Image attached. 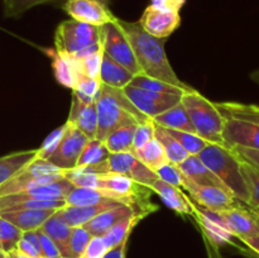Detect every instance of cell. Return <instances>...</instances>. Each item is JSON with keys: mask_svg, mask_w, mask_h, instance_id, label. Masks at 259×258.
<instances>
[{"mask_svg": "<svg viewBox=\"0 0 259 258\" xmlns=\"http://www.w3.org/2000/svg\"><path fill=\"white\" fill-rule=\"evenodd\" d=\"M115 22L131 43L142 75L164 81L186 91L191 90L192 88L182 82L172 68L164 51V38H157L147 33L139 22H125L118 17Z\"/></svg>", "mask_w": 259, "mask_h": 258, "instance_id": "1", "label": "cell"}, {"mask_svg": "<svg viewBox=\"0 0 259 258\" xmlns=\"http://www.w3.org/2000/svg\"><path fill=\"white\" fill-rule=\"evenodd\" d=\"M98 113L96 138L104 141L111 132L131 124H142L151 120L133 105L123 89H115L101 83L95 100Z\"/></svg>", "mask_w": 259, "mask_h": 258, "instance_id": "2", "label": "cell"}, {"mask_svg": "<svg viewBox=\"0 0 259 258\" xmlns=\"http://www.w3.org/2000/svg\"><path fill=\"white\" fill-rule=\"evenodd\" d=\"M199 158L242 204H249V192L240 169V158L224 144L207 143Z\"/></svg>", "mask_w": 259, "mask_h": 258, "instance_id": "3", "label": "cell"}, {"mask_svg": "<svg viewBox=\"0 0 259 258\" xmlns=\"http://www.w3.org/2000/svg\"><path fill=\"white\" fill-rule=\"evenodd\" d=\"M181 104L197 136L209 143L224 144L223 129L225 116L220 113L212 101L192 89L181 96Z\"/></svg>", "mask_w": 259, "mask_h": 258, "instance_id": "4", "label": "cell"}, {"mask_svg": "<svg viewBox=\"0 0 259 258\" xmlns=\"http://www.w3.org/2000/svg\"><path fill=\"white\" fill-rule=\"evenodd\" d=\"M101 45V27L86 24L75 19L63 20L55 32V51L73 56Z\"/></svg>", "mask_w": 259, "mask_h": 258, "instance_id": "5", "label": "cell"}, {"mask_svg": "<svg viewBox=\"0 0 259 258\" xmlns=\"http://www.w3.org/2000/svg\"><path fill=\"white\" fill-rule=\"evenodd\" d=\"M63 179V169L53 166L46 159L35 158L0 186V196L17 194L32 187L52 184Z\"/></svg>", "mask_w": 259, "mask_h": 258, "instance_id": "6", "label": "cell"}, {"mask_svg": "<svg viewBox=\"0 0 259 258\" xmlns=\"http://www.w3.org/2000/svg\"><path fill=\"white\" fill-rule=\"evenodd\" d=\"M116 19V18H115ZM115 19L101 27V50L104 55L109 56L113 61L125 67L129 72L141 75L142 71L137 63L132 46Z\"/></svg>", "mask_w": 259, "mask_h": 258, "instance_id": "7", "label": "cell"}, {"mask_svg": "<svg viewBox=\"0 0 259 258\" xmlns=\"http://www.w3.org/2000/svg\"><path fill=\"white\" fill-rule=\"evenodd\" d=\"M63 10L77 22L103 27L115 19L109 0H66Z\"/></svg>", "mask_w": 259, "mask_h": 258, "instance_id": "8", "label": "cell"}, {"mask_svg": "<svg viewBox=\"0 0 259 258\" xmlns=\"http://www.w3.org/2000/svg\"><path fill=\"white\" fill-rule=\"evenodd\" d=\"M123 91L128 96L129 100L133 103V105L151 119L156 118L157 115L168 110L169 108L181 101V96L179 95L156 93V91L144 90V89L134 88L131 85H126Z\"/></svg>", "mask_w": 259, "mask_h": 258, "instance_id": "9", "label": "cell"}, {"mask_svg": "<svg viewBox=\"0 0 259 258\" xmlns=\"http://www.w3.org/2000/svg\"><path fill=\"white\" fill-rule=\"evenodd\" d=\"M67 128L60 144L46 161L61 169H72L76 167L81 152L90 139L86 138L72 124L66 121Z\"/></svg>", "mask_w": 259, "mask_h": 258, "instance_id": "10", "label": "cell"}, {"mask_svg": "<svg viewBox=\"0 0 259 258\" xmlns=\"http://www.w3.org/2000/svg\"><path fill=\"white\" fill-rule=\"evenodd\" d=\"M109 172L113 174L124 175L133 181L149 187L152 190V185L158 180V176L154 171L142 163L141 161L134 157L133 153H110L106 159Z\"/></svg>", "mask_w": 259, "mask_h": 258, "instance_id": "11", "label": "cell"}, {"mask_svg": "<svg viewBox=\"0 0 259 258\" xmlns=\"http://www.w3.org/2000/svg\"><path fill=\"white\" fill-rule=\"evenodd\" d=\"M73 185L68 180L63 179L60 181L52 182V184L40 185V186L32 187V189L24 190V191L17 192L12 195H4L0 196V212L7 210L8 207L13 206L20 201L25 200H60L66 199L68 192L73 189Z\"/></svg>", "mask_w": 259, "mask_h": 258, "instance_id": "12", "label": "cell"}, {"mask_svg": "<svg viewBox=\"0 0 259 258\" xmlns=\"http://www.w3.org/2000/svg\"><path fill=\"white\" fill-rule=\"evenodd\" d=\"M185 190L189 191L190 196L196 201L197 205L214 210V211H224V210L242 204L228 190L217 186L197 185L189 179H187Z\"/></svg>", "mask_w": 259, "mask_h": 258, "instance_id": "13", "label": "cell"}, {"mask_svg": "<svg viewBox=\"0 0 259 258\" xmlns=\"http://www.w3.org/2000/svg\"><path fill=\"white\" fill-rule=\"evenodd\" d=\"M223 139L224 146L228 148H248L259 151V124L225 118Z\"/></svg>", "mask_w": 259, "mask_h": 258, "instance_id": "14", "label": "cell"}, {"mask_svg": "<svg viewBox=\"0 0 259 258\" xmlns=\"http://www.w3.org/2000/svg\"><path fill=\"white\" fill-rule=\"evenodd\" d=\"M219 212L224 217L230 232L239 240L259 235V215L248 205L239 204Z\"/></svg>", "mask_w": 259, "mask_h": 258, "instance_id": "15", "label": "cell"}, {"mask_svg": "<svg viewBox=\"0 0 259 258\" xmlns=\"http://www.w3.org/2000/svg\"><path fill=\"white\" fill-rule=\"evenodd\" d=\"M138 22L147 33L166 39L181 25V15L180 13L157 10L148 5Z\"/></svg>", "mask_w": 259, "mask_h": 258, "instance_id": "16", "label": "cell"}, {"mask_svg": "<svg viewBox=\"0 0 259 258\" xmlns=\"http://www.w3.org/2000/svg\"><path fill=\"white\" fill-rule=\"evenodd\" d=\"M67 121L81 132L88 139L96 138L98 131V113L95 103H85L72 95V104Z\"/></svg>", "mask_w": 259, "mask_h": 258, "instance_id": "17", "label": "cell"}, {"mask_svg": "<svg viewBox=\"0 0 259 258\" xmlns=\"http://www.w3.org/2000/svg\"><path fill=\"white\" fill-rule=\"evenodd\" d=\"M50 56L52 58V67L55 77L60 85L67 89H75L76 83L80 78H82L83 71L81 66V61L73 56L61 55L56 51H50Z\"/></svg>", "mask_w": 259, "mask_h": 258, "instance_id": "18", "label": "cell"}, {"mask_svg": "<svg viewBox=\"0 0 259 258\" xmlns=\"http://www.w3.org/2000/svg\"><path fill=\"white\" fill-rule=\"evenodd\" d=\"M120 202L113 201V200H105V201H100L98 204L93 205H83V206H73V205H66L62 209L58 210L61 217L63 218L66 223L70 225L71 228L75 227H82L86 223L90 222L95 217H98L101 212L106 211V210L114 209L116 206H120Z\"/></svg>", "mask_w": 259, "mask_h": 258, "instance_id": "19", "label": "cell"}, {"mask_svg": "<svg viewBox=\"0 0 259 258\" xmlns=\"http://www.w3.org/2000/svg\"><path fill=\"white\" fill-rule=\"evenodd\" d=\"M152 191L156 192L161 197L162 201L177 214L192 215L194 212V204L182 192L181 187L169 185L158 179L152 185Z\"/></svg>", "mask_w": 259, "mask_h": 258, "instance_id": "20", "label": "cell"}, {"mask_svg": "<svg viewBox=\"0 0 259 258\" xmlns=\"http://www.w3.org/2000/svg\"><path fill=\"white\" fill-rule=\"evenodd\" d=\"M55 209H30V210H14V211L0 212L3 219L8 220L19 228L22 232H29V230H37L43 225V223L51 217Z\"/></svg>", "mask_w": 259, "mask_h": 258, "instance_id": "21", "label": "cell"}, {"mask_svg": "<svg viewBox=\"0 0 259 258\" xmlns=\"http://www.w3.org/2000/svg\"><path fill=\"white\" fill-rule=\"evenodd\" d=\"M131 215H136L134 210L131 206H128V205H120V206H116L114 209L101 212V214L91 219L90 222H88L82 227L93 237H103L113 225H115L116 223L120 222L124 218L131 217Z\"/></svg>", "mask_w": 259, "mask_h": 258, "instance_id": "22", "label": "cell"}, {"mask_svg": "<svg viewBox=\"0 0 259 258\" xmlns=\"http://www.w3.org/2000/svg\"><path fill=\"white\" fill-rule=\"evenodd\" d=\"M179 167L185 176L195 184L204 185V186H217L228 190L224 184L205 166L199 156H189L182 163L179 164Z\"/></svg>", "mask_w": 259, "mask_h": 258, "instance_id": "23", "label": "cell"}, {"mask_svg": "<svg viewBox=\"0 0 259 258\" xmlns=\"http://www.w3.org/2000/svg\"><path fill=\"white\" fill-rule=\"evenodd\" d=\"M39 230L53 240V243L57 245L58 250L61 252V255H62L63 258H67L68 240H70L72 228L63 220V218L61 217L58 210L53 212V214L43 223V225L39 228Z\"/></svg>", "mask_w": 259, "mask_h": 258, "instance_id": "24", "label": "cell"}, {"mask_svg": "<svg viewBox=\"0 0 259 258\" xmlns=\"http://www.w3.org/2000/svg\"><path fill=\"white\" fill-rule=\"evenodd\" d=\"M192 217H195V219L197 220V223L200 224V228H201V232L204 237H206L212 244H215L217 247H222V245H227V244H232L234 247L240 248L242 250H247L244 248H242L240 245L237 244L235 240L238 239L232 232H230L228 228H225L224 225L218 224V223L211 222L207 218L202 217L200 212L196 211L194 206V212H192Z\"/></svg>", "mask_w": 259, "mask_h": 258, "instance_id": "25", "label": "cell"}, {"mask_svg": "<svg viewBox=\"0 0 259 258\" xmlns=\"http://www.w3.org/2000/svg\"><path fill=\"white\" fill-rule=\"evenodd\" d=\"M133 77V73L129 72L125 67L103 53V62H101L100 76H99L101 83L110 88L124 89L131 83Z\"/></svg>", "mask_w": 259, "mask_h": 258, "instance_id": "26", "label": "cell"}, {"mask_svg": "<svg viewBox=\"0 0 259 258\" xmlns=\"http://www.w3.org/2000/svg\"><path fill=\"white\" fill-rule=\"evenodd\" d=\"M35 158H37V149L14 152L0 157V186Z\"/></svg>", "mask_w": 259, "mask_h": 258, "instance_id": "27", "label": "cell"}, {"mask_svg": "<svg viewBox=\"0 0 259 258\" xmlns=\"http://www.w3.org/2000/svg\"><path fill=\"white\" fill-rule=\"evenodd\" d=\"M152 120L156 124H158V125L163 126V128L177 129V131H184L196 134L194 125L190 121L189 115H187L186 110L182 106L181 101L179 104H176V105L172 106V108H169L168 110L163 111L162 114L157 115Z\"/></svg>", "mask_w": 259, "mask_h": 258, "instance_id": "28", "label": "cell"}, {"mask_svg": "<svg viewBox=\"0 0 259 258\" xmlns=\"http://www.w3.org/2000/svg\"><path fill=\"white\" fill-rule=\"evenodd\" d=\"M214 104L225 118L239 119V120L259 124V105L238 103V101H223V103Z\"/></svg>", "mask_w": 259, "mask_h": 258, "instance_id": "29", "label": "cell"}, {"mask_svg": "<svg viewBox=\"0 0 259 258\" xmlns=\"http://www.w3.org/2000/svg\"><path fill=\"white\" fill-rule=\"evenodd\" d=\"M137 125L138 124H131V125L121 126V128L111 132L103 141L106 149L110 153H126V152L132 153L133 152L134 132H136Z\"/></svg>", "mask_w": 259, "mask_h": 258, "instance_id": "30", "label": "cell"}, {"mask_svg": "<svg viewBox=\"0 0 259 258\" xmlns=\"http://www.w3.org/2000/svg\"><path fill=\"white\" fill-rule=\"evenodd\" d=\"M66 204L73 206H83V205L98 204L105 200L116 201L115 197L110 192L103 189H90V187H73L66 196ZM119 202V201H118ZM121 204V202H120Z\"/></svg>", "mask_w": 259, "mask_h": 258, "instance_id": "31", "label": "cell"}, {"mask_svg": "<svg viewBox=\"0 0 259 258\" xmlns=\"http://www.w3.org/2000/svg\"><path fill=\"white\" fill-rule=\"evenodd\" d=\"M133 154L138 161H141L142 163L146 164L148 168H151L152 171L154 172H156L159 167H162L163 164L168 163L169 162L168 158H167L163 147L161 146V143H159L156 138L151 139L146 146L134 152Z\"/></svg>", "mask_w": 259, "mask_h": 258, "instance_id": "32", "label": "cell"}, {"mask_svg": "<svg viewBox=\"0 0 259 258\" xmlns=\"http://www.w3.org/2000/svg\"><path fill=\"white\" fill-rule=\"evenodd\" d=\"M154 123V121H153ZM154 138L161 143V146L163 147L164 152H166V156L168 158V161L171 163L177 164L185 161L187 157L190 156L184 148H182L181 144L163 128V126L158 125V124L154 123Z\"/></svg>", "mask_w": 259, "mask_h": 258, "instance_id": "33", "label": "cell"}, {"mask_svg": "<svg viewBox=\"0 0 259 258\" xmlns=\"http://www.w3.org/2000/svg\"><path fill=\"white\" fill-rule=\"evenodd\" d=\"M142 219H143V217H141V215H131V217L124 218L120 222L116 223L115 225H113V227L103 235L104 240H105L109 249L121 244L124 240H128L133 228L136 227Z\"/></svg>", "mask_w": 259, "mask_h": 258, "instance_id": "34", "label": "cell"}, {"mask_svg": "<svg viewBox=\"0 0 259 258\" xmlns=\"http://www.w3.org/2000/svg\"><path fill=\"white\" fill-rule=\"evenodd\" d=\"M129 85L134 86V88L144 89V90L156 91V93H163V94H171V95H179V96H182L185 93H187V91L184 90V89L177 88V86L171 85V83H167L164 82V81L157 80V78L149 77V76L142 75V73L141 75L134 76L133 80L131 81Z\"/></svg>", "mask_w": 259, "mask_h": 258, "instance_id": "35", "label": "cell"}, {"mask_svg": "<svg viewBox=\"0 0 259 258\" xmlns=\"http://www.w3.org/2000/svg\"><path fill=\"white\" fill-rule=\"evenodd\" d=\"M110 156V152L106 149L105 144L103 141L99 139H90L83 147L82 152H81L78 161L76 163V167H83L89 166V164H96L100 162L108 159Z\"/></svg>", "mask_w": 259, "mask_h": 258, "instance_id": "36", "label": "cell"}, {"mask_svg": "<svg viewBox=\"0 0 259 258\" xmlns=\"http://www.w3.org/2000/svg\"><path fill=\"white\" fill-rule=\"evenodd\" d=\"M182 146V148L190 154V156H199L202 151H204L205 147L207 146L209 142L202 139L201 137L197 136V134L189 133V132L184 131H177V129H169L164 128Z\"/></svg>", "mask_w": 259, "mask_h": 258, "instance_id": "37", "label": "cell"}, {"mask_svg": "<svg viewBox=\"0 0 259 258\" xmlns=\"http://www.w3.org/2000/svg\"><path fill=\"white\" fill-rule=\"evenodd\" d=\"M240 169L249 192L248 206L252 209H259V169L242 158H240Z\"/></svg>", "mask_w": 259, "mask_h": 258, "instance_id": "38", "label": "cell"}, {"mask_svg": "<svg viewBox=\"0 0 259 258\" xmlns=\"http://www.w3.org/2000/svg\"><path fill=\"white\" fill-rule=\"evenodd\" d=\"M22 235L23 232L19 228L0 217V247L4 254L17 248Z\"/></svg>", "mask_w": 259, "mask_h": 258, "instance_id": "39", "label": "cell"}, {"mask_svg": "<svg viewBox=\"0 0 259 258\" xmlns=\"http://www.w3.org/2000/svg\"><path fill=\"white\" fill-rule=\"evenodd\" d=\"M101 82L99 78H90L83 76L76 83L75 89L72 90V95L77 96L80 100L85 103H95L96 98L100 91Z\"/></svg>", "mask_w": 259, "mask_h": 258, "instance_id": "40", "label": "cell"}, {"mask_svg": "<svg viewBox=\"0 0 259 258\" xmlns=\"http://www.w3.org/2000/svg\"><path fill=\"white\" fill-rule=\"evenodd\" d=\"M93 235L88 232L83 227H75L72 228L71 232L70 240H68V250H67V258H78L83 249L86 248L88 243Z\"/></svg>", "mask_w": 259, "mask_h": 258, "instance_id": "41", "label": "cell"}, {"mask_svg": "<svg viewBox=\"0 0 259 258\" xmlns=\"http://www.w3.org/2000/svg\"><path fill=\"white\" fill-rule=\"evenodd\" d=\"M17 249L33 258H45L43 257L42 248H40L38 230L23 232L22 238H20L19 243L17 245Z\"/></svg>", "mask_w": 259, "mask_h": 258, "instance_id": "42", "label": "cell"}, {"mask_svg": "<svg viewBox=\"0 0 259 258\" xmlns=\"http://www.w3.org/2000/svg\"><path fill=\"white\" fill-rule=\"evenodd\" d=\"M156 174L159 180L167 182V184L174 185V186L177 187H182V189H185V186H186L187 177L185 176L184 172L180 169V167L177 164L168 162V163L159 167L156 171Z\"/></svg>", "mask_w": 259, "mask_h": 258, "instance_id": "43", "label": "cell"}, {"mask_svg": "<svg viewBox=\"0 0 259 258\" xmlns=\"http://www.w3.org/2000/svg\"><path fill=\"white\" fill-rule=\"evenodd\" d=\"M51 2L55 0H4V15L8 18H17L35 5Z\"/></svg>", "mask_w": 259, "mask_h": 258, "instance_id": "44", "label": "cell"}, {"mask_svg": "<svg viewBox=\"0 0 259 258\" xmlns=\"http://www.w3.org/2000/svg\"><path fill=\"white\" fill-rule=\"evenodd\" d=\"M66 128H67V124H63L60 128L55 129L51 134H48L47 138L45 139V142L42 143L39 149H37V158L47 159L51 154L55 152V149L57 148V146L60 144L61 139H62L63 134H65Z\"/></svg>", "mask_w": 259, "mask_h": 258, "instance_id": "45", "label": "cell"}, {"mask_svg": "<svg viewBox=\"0 0 259 258\" xmlns=\"http://www.w3.org/2000/svg\"><path fill=\"white\" fill-rule=\"evenodd\" d=\"M154 138V123L153 120H149L147 123L138 124L134 132V139H133V152L141 149L142 147L146 146L151 139Z\"/></svg>", "mask_w": 259, "mask_h": 258, "instance_id": "46", "label": "cell"}, {"mask_svg": "<svg viewBox=\"0 0 259 258\" xmlns=\"http://www.w3.org/2000/svg\"><path fill=\"white\" fill-rule=\"evenodd\" d=\"M81 61L83 75L90 78H99L100 76L101 62H103V51H96L83 57Z\"/></svg>", "mask_w": 259, "mask_h": 258, "instance_id": "47", "label": "cell"}, {"mask_svg": "<svg viewBox=\"0 0 259 258\" xmlns=\"http://www.w3.org/2000/svg\"><path fill=\"white\" fill-rule=\"evenodd\" d=\"M109 248L103 237H93L78 258H103Z\"/></svg>", "mask_w": 259, "mask_h": 258, "instance_id": "48", "label": "cell"}, {"mask_svg": "<svg viewBox=\"0 0 259 258\" xmlns=\"http://www.w3.org/2000/svg\"><path fill=\"white\" fill-rule=\"evenodd\" d=\"M185 4H186V0H151L149 7L162 10V12L180 13Z\"/></svg>", "mask_w": 259, "mask_h": 258, "instance_id": "49", "label": "cell"}, {"mask_svg": "<svg viewBox=\"0 0 259 258\" xmlns=\"http://www.w3.org/2000/svg\"><path fill=\"white\" fill-rule=\"evenodd\" d=\"M232 149L238 157H240V158L244 159V161H247L248 163H250L252 166H254L255 168L259 169V151H255V149H248V148H232Z\"/></svg>", "mask_w": 259, "mask_h": 258, "instance_id": "50", "label": "cell"}, {"mask_svg": "<svg viewBox=\"0 0 259 258\" xmlns=\"http://www.w3.org/2000/svg\"><path fill=\"white\" fill-rule=\"evenodd\" d=\"M240 242L248 248L245 253H248L249 255H254V258H259V235L245 238V239H242Z\"/></svg>", "mask_w": 259, "mask_h": 258, "instance_id": "51", "label": "cell"}, {"mask_svg": "<svg viewBox=\"0 0 259 258\" xmlns=\"http://www.w3.org/2000/svg\"><path fill=\"white\" fill-rule=\"evenodd\" d=\"M128 240H124L121 244L116 245V247L114 248H110V249L105 253V255H104L103 258H125Z\"/></svg>", "mask_w": 259, "mask_h": 258, "instance_id": "52", "label": "cell"}, {"mask_svg": "<svg viewBox=\"0 0 259 258\" xmlns=\"http://www.w3.org/2000/svg\"><path fill=\"white\" fill-rule=\"evenodd\" d=\"M202 238H204V243H205V248H206L207 258H224V257H223L222 253H220L219 247H217L215 244H212V243L210 242V240L207 239L206 237H204V235H202Z\"/></svg>", "mask_w": 259, "mask_h": 258, "instance_id": "53", "label": "cell"}, {"mask_svg": "<svg viewBox=\"0 0 259 258\" xmlns=\"http://www.w3.org/2000/svg\"><path fill=\"white\" fill-rule=\"evenodd\" d=\"M4 258H33V257L24 254V253H22L20 250H18L17 248H15V249L10 250V252L5 253Z\"/></svg>", "mask_w": 259, "mask_h": 258, "instance_id": "54", "label": "cell"}, {"mask_svg": "<svg viewBox=\"0 0 259 258\" xmlns=\"http://www.w3.org/2000/svg\"><path fill=\"white\" fill-rule=\"evenodd\" d=\"M250 78H252V81H254L255 83H258L259 85V68L258 70L253 71V72L250 73Z\"/></svg>", "mask_w": 259, "mask_h": 258, "instance_id": "55", "label": "cell"}, {"mask_svg": "<svg viewBox=\"0 0 259 258\" xmlns=\"http://www.w3.org/2000/svg\"><path fill=\"white\" fill-rule=\"evenodd\" d=\"M250 209H252V207H250ZM252 210H254V211H255V212H257V214L259 215V209H252Z\"/></svg>", "mask_w": 259, "mask_h": 258, "instance_id": "56", "label": "cell"}, {"mask_svg": "<svg viewBox=\"0 0 259 258\" xmlns=\"http://www.w3.org/2000/svg\"><path fill=\"white\" fill-rule=\"evenodd\" d=\"M0 258H4V253L0 252Z\"/></svg>", "mask_w": 259, "mask_h": 258, "instance_id": "57", "label": "cell"}, {"mask_svg": "<svg viewBox=\"0 0 259 258\" xmlns=\"http://www.w3.org/2000/svg\"><path fill=\"white\" fill-rule=\"evenodd\" d=\"M0 252H2V247H0Z\"/></svg>", "mask_w": 259, "mask_h": 258, "instance_id": "58", "label": "cell"}]
</instances>
